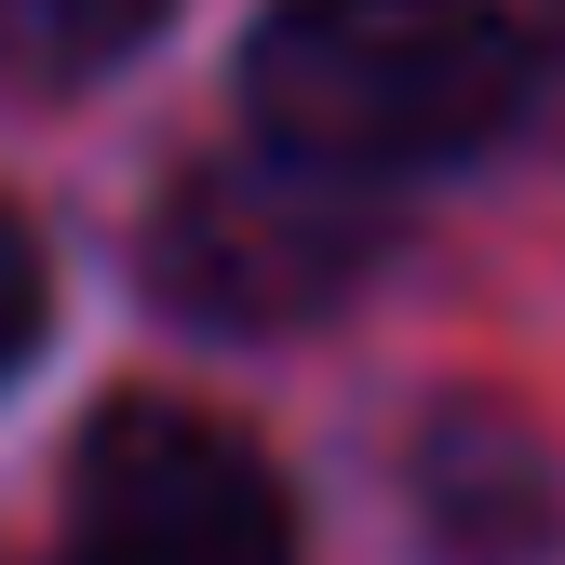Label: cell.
I'll return each instance as SVG.
<instances>
[{
	"label": "cell",
	"instance_id": "obj_1",
	"mask_svg": "<svg viewBox=\"0 0 565 565\" xmlns=\"http://www.w3.org/2000/svg\"><path fill=\"white\" fill-rule=\"evenodd\" d=\"M525 108V28L499 0H269L243 41V121L337 189L471 162Z\"/></svg>",
	"mask_w": 565,
	"mask_h": 565
},
{
	"label": "cell",
	"instance_id": "obj_6",
	"mask_svg": "<svg viewBox=\"0 0 565 565\" xmlns=\"http://www.w3.org/2000/svg\"><path fill=\"white\" fill-rule=\"evenodd\" d=\"M41 350V243H28V216L0 202V377H14Z\"/></svg>",
	"mask_w": 565,
	"mask_h": 565
},
{
	"label": "cell",
	"instance_id": "obj_5",
	"mask_svg": "<svg viewBox=\"0 0 565 565\" xmlns=\"http://www.w3.org/2000/svg\"><path fill=\"white\" fill-rule=\"evenodd\" d=\"M175 0H0V82H95Z\"/></svg>",
	"mask_w": 565,
	"mask_h": 565
},
{
	"label": "cell",
	"instance_id": "obj_4",
	"mask_svg": "<svg viewBox=\"0 0 565 565\" xmlns=\"http://www.w3.org/2000/svg\"><path fill=\"white\" fill-rule=\"evenodd\" d=\"M417 499H431L445 565H539L565 539V484L512 417H445L431 458H417Z\"/></svg>",
	"mask_w": 565,
	"mask_h": 565
},
{
	"label": "cell",
	"instance_id": "obj_2",
	"mask_svg": "<svg viewBox=\"0 0 565 565\" xmlns=\"http://www.w3.org/2000/svg\"><path fill=\"white\" fill-rule=\"evenodd\" d=\"M41 565H297V512L230 417L121 391L67 458V539Z\"/></svg>",
	"mask_w": 565,
	"mask_h": 565
},
{
	"label": "cell",
	"instance_id": "obj_3",
	"mask_svg": "<svg viewBox=\"0 0 565 565\" xmlns=\"http://www.w3.org/2000/svg\"><path fill=\"white\" fill-rule=\"evenodd\" d=\"M377 256V216L310 162H202L175 175V202L149 216V297L216 323V337H269L337 310Z\"/></svg>",
	"mask_w": 565,
	"mask_h": 565
}]
</instances>
